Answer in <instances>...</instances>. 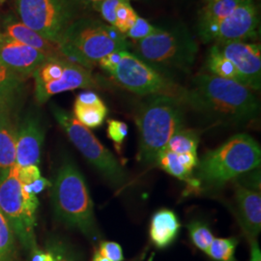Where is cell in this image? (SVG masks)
<instances>
[{"mask_svg":"<svg viewBox=\"0 0 261 261\" xmlns=\"http://www.w3.org/2000/svg\"><path fill=\"white\" fill-rule=\"evenodd\" d=\"M251 241V261H261V252L259 249V245L254 240H250Z\"/></svg>","mask_w":261,"mask_h":261,"instance_id":"cell-38","label":"cell"},{"mask_svg":"<svg viewBox=\"0 0 261 261\" xmlns=\"http://www.w3.org/2000/svg\"><path fill=\"white\" fill-rule=\"evenodd\" d=\"M106 72L116 84L133 93L140 96L167 95L185 102L186 89L128 50H122L117 63Z\"/></svg>","mask_w":261,"mask_h":261,"instance_id":"cell-9","label":"cell"},{"mask_svg":"<svg viewBox=\"0 0 261 261\" xmlns=\"http://www.w3.org/2000/svg\"><path fill=\"white\" fill-rule=\"evenodd\" d=\"M97 87V82L91 71L67 61L63 74L56 81L35 85L36 99L40 103H46L56 94L75 90L77 88Z\"/></svg>","mask_w":261,"mask_h":261,"instance_id":"cell-14","label":"cell"},{"mask_svg":"<svg viewBox=\"0 0 261 261\" xmlns=\"http://www.w3.org/2000/svg\"><path fill=\"white\" fill-rule=\"evenodd\" d=\"M47 251L53 254L55 261H81L76 252L67 243L58 238L47 241Z\"/></svg>","mask_w":261,"mask_h":261,"instance_id":"cell-30","label":"cell"},{"mask_svg":"<svg viewBox=\"0 0 261 261\" xmlns=\"http://www.w3.org/2000/svg\"><path fill=\"white\" fill-rule=\"evenodd\" d=\"M155 164H157L159 168L168 172V174L186 182L189 188L193 189L194 191L199 190L198 181L193 175V171L189 170L183 165L180 155L165 148L159 153Z\"/></svg>","mask_w":261,"mask_h":261,"instance_id":"cell-21","label":"cell"},{"mask_svg":"<svg viewBox=\"0 0 261 261\" xmlns=\"http://www.w3.org/2000/svg\"><path fill=\"white\" fill-rule=\"evenodd\" d=\"M259 144L247 134H237L210 150L198 162L195 176L199 190L220 188L260 166Z\"/></svg>","mask_w":261,"mask_h":261,"instance_id":"cell-4","label":"cell"},{"mask_svg":"<svg viewBox=\"0 0 261 261\" xmlns=\"http://www.w3.org/2000/svg\"><path fill=\"white\" fill-rule=\"evenodd\" d=\"M237 243L236 238H214L206 253L216 261H236L234 254Z\"/></svg>","mask_w":261,"mask_h":261,"instance_id":"cell-27","label":"cell"},{"mask_svg":"<svg viewBox=\"0 0 261 261\" xmlns=\"http://www.w3.org/2000/svg\"><path fill=\"white\" fill-rule=\"evenodd\" d=\"M77 1H81V2H84V3H89V4H92V3L98 2V1H102V0H77Z\"/></svg>","mask_w":261,"mask_h":261,"instance_id":"cell-40","label":"cell"},{"mask_svg":"<svg viewBox=\"0 0 261 261\" xmlns=\"http://www.w3.org/2000/svg\"><path fill=\"white\" fill-rule=\"evenodd\" d=\"M108 115V108L103 100L93 91L81 92L75 98L74 116L88 129L103 125Z\"/></svg>","mask_w":261,"mask_h":261,"instance_id":"cell-18","label":"cell"},{"mask_svg":"<svg viewBox=\"0 0 261 261\" xmlns=\"http://www.w3.org/2000/svg\"><path fill=\"white\" fill-rule=\"evenodd\" d=\"M32 258L31 261H55V258L50 252H43L41 250H36L33 252H31Z\"/></svg>","mask_w":261,"mask_h":261,"instance_id":"cell-37","label":"cell"},{"mask_svg":"<svg viewBox=\"0 0 261 261\" xmlns=\"http://www.w3.org/2000/svg\"><path fill=\"white\" fill-rule=\"evenodd\" d=\"M199 138L196 130L190 129L178 130L168 140L167 149L178 154H195L197 155Z\"/></svg>","mask_w":261,"mask_h":261,"instance_id":"cell-24","label":"cell"},{"mask_svg":"<svg viewBox=\"0 0 261 261\" xmlns=\"http://www.w3.org/2000/svg\"><path fill=\"white\" fill-rule=\"evenodd\" d=\"M136 56L164 75L165 71L191 69L196 60L198 47L186 28H159L158 30L135 44Z\"/></svg>","mask_w":261,"mask_h":261,"instance_id":"cell-6","label":"cell"},{"mask_svg":"<svg viewBox=\"0 0 261 261\" xmlns=\"http://www.w3.org/2000/svg\"><path fill=\"white\" fill-rule=\"evenodd\" d=\"M185 102L211 118L226 124H244L257 118L260 105L252 89L235 81L199 74L186 90Z\"/></svg>","mask_w":261,"mask_h":261,"instance_id":"cell-1","label":"cell"},{"mask_svg":"<svg viewBox=\"0 0 261 261\" xmlns=\"http://www.w3.org/2000/svg\"><path fill=\"white\" fill-rule=\"evenodd\" d=\"M122 0H102L90 4L93 9L100 13L105 21L114 28L115 24V11Z\"/></svg>","mask_w":261,"mask_h":261,"instance_id":"cell-32","label":"cell"},{"mask_svg":"<svg viewBox=\"0 0 261 261\" xmlns=\"http://www.w3.org/2000/svg\"><path fill=\"white\" fill-rule=\"evenodd\" d=\"M128 135V125L119 120L108 121V137L117 145L121 144Z\"/></svg>","mask_w":261,"mask_h":261,"instance_id":"cell-33","label":"cell"},{"mask_svg":"<svg viewBox=\"0 0 261 261\" xmlns=\"http://www.w3.org/2000/svg\"><path fill=\"white\" fill-rule=\"evenodd\" d=\"M236 209L239 223L249 240H254L261 230V196L259 193L237 185L235 190Z\"/></svg>","mask_w":261,"mask_h":261,"instance_id":"cell-16","label":"cell"},{"mask_svg":"<svg viewBox=\"0 0 261 261\" xmlns=\"http://www.w3.org/2000/svg\"><path fill=\"white\" fill-rule=\"evenodd\" d=\"M206 66L211 75H217L223 79L235 81L242 84L241 77L238 74L235 66L228 60L216 45H213L208 51Z\"/></svg>","mask_w":261,"mask_h":261,"instance_id":"cell-23","label":"cell"},{"mask_svg":"<svg viewBox=\"0 0 261 261\" xmlns=\"http://www.w3.org/2000/svg\"><path fill=\"white\" fill-rule=\"evenodd\" d=\"M51 186V183L47 180L46 178L41 177L38 179L37 181H35L32 185L28 187V189L34 194V195H38L41 192H43L47 187Z\"/></svg>","mask_w":261,"mask_h":261,"instance_id":"cell-36","label":"cell"},{"mask_svg":"<svg viewBox=\"0 0 261 261\" xmlns=\"http://www.w3.org/2000/svg\"><path fill=\"white\" fill-rule=\"evenodd\" d=\"M47 59L37 49L0 35V64L20 79L33 75Z\"/></svg>","mask_w":261,"mask_h":261,"instance_id":"cell-13","label":"cell"},{"mask_svg":"<svg viewBox=\"0 0 261 261\" xmlns=\"http://www.w3.org/2000/svg\"><path fill=\"white\" fill-rule=\"evenodd\" d=\"M19 82L20 77L0 64V113L9 112Z\"/></svg>","mask_w":261,"mask_h":261,"instance_id":"cell-25","label":"cell"},{"mask_svg":"<svg viewBox=\"0 0 261 261\" xmlns=\"http://www.w3.org/2000/svg\"><path fill=\"white\" fill-rule=\"evenodd\" d=\"M0 35H1V34H0Z\"/></svg>","mask_w":261,"mask_h":261,"instance_id":"cell-42","label":"cell"},{"mask_svg":"<svg viewBox=\"0 0 261 261\" xmlns=\"http://www.w3.org/2000/svg\"><path fill=\"white\" fill-rule=\"evenodd\" d=\"M17 132L9 112L0 113V176L16 165Z\"/></svg>","mask_w":261,"mask_h":261,"instance_id":"cell-20","label":"cell"},{"mask_svg":"<svg viewBox=\"0 0 261 261\" xmlns=\"http://www.w3.org/2000/svg\"><path fill=\"white\" fill-rule=\"evenodd\" d=\"M18 174L19 180L28 187L32 185L39 178L42 177L38 166H28L24 168L18 167Z\"/></svg>","mask_w":261,"mask_h":261,"instance_id":"cell-35","label":"cell"},{"mask_svg":"<svg viewBox=\"0 0 261 261\" xmlns=\"http://www.w3.org/2000/svg\"><path fill=\"white\" fill-rule=\"evenodd\" d=\"M53 113L75 148L102 173L113 188L119 190L128 184L129 179L124 168L91 130L77 121L73 114L59 107L53 106Z\"/></svg>","mask_w":261,"mask_h":261,"instance_id":"cell-8","label":"cell"},{"mask_svg":"<svg viewBox=\"0 0 261 261\" xmlns=\"http://www.w3.org/2000/svg\"><path fill=\"white\" fill-rule=\"evenodd\" d=\"M138 18L139 15L133 8L130 0H122L115 11L114 28L125 35L134 25Z\"/></svg>","mask_w":261,"mask_h":261,"instance_id":"cell-29","label":"cell"},{"mask_svg":"<svg viewBox=\"0 0 261 261\" xmlns=\"http://www.w3.org/2000/svg\"><path fill=\"white\" fill-rule=\"evenodd\" d=\"M93 261H110L108 258H106L103 255H101L99 252H97L94 255Z\"/></svg>","mask_w":261,"mask_h":261,"instance_id":"cell-39","label":"cell"},{"mask_svg":"<svg viewBox=\"0 0 261 261\" xmlns=\"http://www.w3.org/2000/svg\"><path fill=\"white\" fill-rule=\"evenodd\" d=\"M192 242L200 251L207 252L214 240V235L207 224L200 221H194L187 225Z\"/></svg>","mask_w":261,"mask_h":261,"instance_id":"cell-28","label":"cell"},{"mask_svg":"<svg viewBox=\"0 0 261 261\" xmlns=\"http://www.w3.org/2000/svg\"><path fill=\"white\" fill-rule=\"evenodd\" d=\"M242 0H215L206 3L198 21V30L214 25L230 15Z\"/></svg>","mask_w":261,"mask_h":261,"instance_id":"cell-22","label":"cell"},{"mask_svg":"<svg viewBox=\"0 0 261 261\" xmlns=\"http://www.w3.org/2000/svg\"><path fill=\"white\" fill-rule=\"evenodd\" d=\"M183 101L167 95H153L141 103L136 114L140 136L138 160L144 166L156 163L168 140L184 126Z\"/></svg>","mask_w":261,"mask_h":261,"instance_id":"cell-2","label":"cell"},{"mask_svg":"<svg viewBox=\"0 0 261 261\" xmlns=\"http://www.w3.org/2000/svg\"><path fill=\"white\" fill-rule=\"evenodd\" d=\"M159 28L151 24L147 19H143L139 16V18L130 28V30L125 34V37L132 39L134 41H140L144 38L148 37L155 33Z\"/></svg>","mask_w":261,"mask_h":261,"instance_id":"cell-31","label":"cell"},{"mask_svg":"<svg viewBox=\"0 0 261 261\" xmlns=\"http://www.w3.org/2000/svg\"><path fill=\"white\" fill-rule=\"evenodd\" d=\"M63 59L91 70L101 59L114 51L128 50L129 42L117 29L101 20L77 19L59 41Z\"/></svg>","mask_w":261,"mask_h":261,"instance_id":"cell-3","label":"cell"},{"mask_svg":"<svg viewBox=\"0 0 261 261\" xmlns=\"http://www.w3.org/2000/svg\"><path fill=\"white\" fill-rule=\"evenodd\" d=\"M206 3H208V2H211V1H215V0H204Z\"/></svg>","mask_w":261,"mask_h":261,"instance_id":"cell-41","label":"cell"},{"mask_svg":"<svg viewBox=\"0 0 261 261\" xmlns=\"http://www.w3.org/2000/svg\"><path fill=\"white\" fill-rule=\"evenodd\" d=\"M44 139L45 132L39 119L33 116L27 117L17 132L16 165L19 168L38 166Z\"/></svg>","mask_w":261,"mask_h":261,"instance_id":"cell-15","label":"cell"},{"mask_svg":"<svg viewBox=\"0 0 261 261\" xmlns=\"http://www.w3.org/2000/svg\"><path fill=\"white\" fill-rule=\"evenodd\" d=\"M39 200L20 180L15 165L0 176V210L21 246L28 252L38 250L35 227Z\"/></svg>","mask_w":261,"mask_h":261,"instance_id":"cell-7","label":"cell"},{"mask_svg":"<svg viewBox=\"0 0 261 261\" xmlns=\"http://www.w3.org/2000/svg\"><path fill=\"white\" fill-rule=\"evenodd\" d=\"M259 24L257 7L253 0H242L233 12L219 23L198 30L204 43L244 41L257 35Z\"/></svg>","mask_w":261,"mask_h":261,"instance_id":"cell-11","label":"cell"},{"mask_svg":"<svg viewBox=\"0 0 261 261\" xmlns=\"http://www.w3.org/2000/svg\"><path fill=\"white\" fill-rule=\"evenodd\" d=\"M16 4L24 25L58 44L73 22V9L69 0H16Z\"/></svg>","mask_w":261,"mask_h":261,"instance_id":"cell-10","label":"cell"},{"mask_svg":"<svg viewBox=\"0 0 261 261\" xmlns=\"http://www.w3.org/2000/svg\"><path fill=\"white\" fill-rule=\"evenodd\" d=\"M220 51L235 66L243 85L253 90L261 86V48L244 41L215 43Z\"/></svg>","mask_w":261,"mask_h":261,"instance_id":"cell-12","label":"cell"},{"mask_svg":"<svg viewBox=\"0 0 261 261\" xmlns=\"http://www.w3.org/2000/svg\"><path fill=\"white\" fill-rule=\"evenodd\" d=\"M51 200L56 217L70 227L96 239L99 230L94 206L82 172L71 161H65L51 184Z\"/></svg>","mask_w":261,"mask_h":261,"instance_id":"cell-5","label":"cell"},{"mask_svg":"<svg viewBox=\"0 0 261 261\" xmlns=\"http://www.w3.org/2000/svg\"><path fill=\"white\" fill-rule=\"evenodd\" d=\"M180 227L181 224L173 211L161 209L151 219L150 239L159 249H165L174 242Z\"/></svg>","mask_w":261,"mask_h":261,"instance_id":"cell-19","label":"cell"},{"mask_svg":"<svg viewBox=\"0 0 261 261\" xmlns=\"http://www.w3.org/2000/svg\"><path fill=\"white\" fill-rule=\"evenodd\" d=\"M99 253L110 261H123L121 246L115 242L106 241L100 244Z\"/></svg>","mask_w":261,"mask_h":261,"instance_id":"cell-34","label":"cell"},{"mask_svg":"<svg viewBox=\"0 0 261 261\" xmlns=\"http://www.w3.org/2000/svg\"><path fill=\"white\" fill-rule=\"evenodd\" d=\"M4 33L5 37L16 40L28 47H33L42 53L47 58L53 59H63V56L58 43L49 41L41 36L37 32L24 25L22 22L11 20L5 22ZM64 60V59H63Z\"/></svg>","mask_w":261,"mask_h":261,"instance_id":"cell-17","label":"cell"},{"mask_svg":"<svg viewBox=\"0 0 261 261\" xmlns=\"http://www.w3.org/2000/svg\"><path fill=\"white\" fill-rule=\"evenodd\" d=\"M15 234L0 210V261L15 260Z\"/></svg>","mask_w":261,"mask_h":261,"instance_id":"cell-26","label":"cell"}]
</instances>
